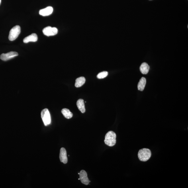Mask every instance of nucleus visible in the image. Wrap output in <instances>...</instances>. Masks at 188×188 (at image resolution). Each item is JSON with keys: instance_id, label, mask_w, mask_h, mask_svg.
<instances>
[{"instance_id": "nucleus-1", "label": "nucleus", "mask_w": 188, "mask_h": 188, "mask_svg": "<svg viewBox=\"0 0 188 188\" xmlns=\"http://www.w3.org/2000/svg\"><path fill=\"white\" fill-rule=\"evenodd\" d=\"M116 138L115 133L113 131H109L106 135L104 142L108 146H113L116 143Z\"/></svg>"}, {"instance_id": "nucleus-2", "label": "nucleus", "mask_w": 188, "mask_h": 188, "mask_svg": "<svg viewBox=\"0 0 188 188\" xmlns=\"http://www.w3.org/2000/svg\"><path fill=\"white\" fill-rule=\"evenodd\" d=\"M138 155L139 159L140 161L146 162L151 158V151L148 148H143L139 151Z\"/></svg>"}, {"instance_id": "nucleus-3", "label": "nucleus", "mask_w": 188, "mask_h": 188, "mask_svg": "<svg viewBox=\"0 0 188 188\" xmlns=\"http://www.w3.org/2000/svg\"><path fill=\"white\" fill-rule=\"evenodd\" d=\"M21 32V28L19 26H16L10 31L9 36V40L13 41L17 39Z\"/></svg>"}, {"instance_id": "nucleus-4", "label": "nucleus", "mask_w": 188, "mask_h": 188, "mask_svg": "<svg viewBox=\"0 0 188 188\" xmlns=\"http://www.w3.org/2000/svg\"><path fill=\"white\" fill-rule=\"evenodd\" d=\"M41 117L45 126H48L51 123V118L49 111L47 108L42 110Z\"/></svg>"}, {"instance_id": "nucleus-5", "label": "nucleus", "mask_w": 188, "mask_h": 188, "mask_svg": "<svg viewBox=\"0 0 188 188\" xmlns=\"http://www.w3.org/2000/svg\"><path fill=\"white\" fill-rule=\"evenodd\" d=\"M43 33L47 36H53L58 33V30L56 28L48 26L43 29Z\"/></svg>"}, {"instance_id": "nucleus-6", "label": "nucleus", "mask_w": 188, "mask_h": 188, "mask_svg": "<svg viewBox=\"0 0 188 188\" xmlns=\"http://www.w3.org/2000/svg\"><path fill=\"white\" fill-rule=\"evenodd\" d=\"M18 56V53L15 52H10L7 54H3L0 56V59L4 61H7Z\"/></svg>"}, {"instance_id": "nucleus-7", "label": "nucleus", "mask_w": 188, "mask_h": 188, "mask_svg": "<svg viewBox=\"0 0 188 188\" xmlns=\"http://www.w3.org/2000/svg\"><path fill=\"white\" fill-rule=\"evenodd\" d=\"M79 175L82 183L85 185H89L91 181L89 180L86 172L84 170H81L79 173Z\"/></svg>"}, {"instance_id": "nucleus-8", "label": "nucleus", "mask_w": 188, "mask_h": 188, "mask_svg": "<svg viewBox=\"0 0 188 188\" xmlns=\"http://www.w3.org/2000/svg\"><path fill=\"white\" fill-rule=\"evenodd\" d=\"M59 158H60L61 162L64 163V164H66L68 162L66 151L64 148H62L60 149Z\"/></svg>"}, {"instance_id": "nucleus-9", "label": "nucleus", "mask_w": 188, "mask_h": 188, "mask_svg": "<svg viewBox=\"0 0 188 188\" xmlns=\"http://www.w3.org/2000/svg\"><path fill=\"white\" fill-rule=\"evenodd\" d=\"M53 12V8L51 7H48L45 9L40 10L39 11L40 15L43 16H46L51 15Z\"/></svg>"}, {"instance_id": "nucleus-10", "label": "nucleus", "mask_w": 188, "mask_h": 188, "mask_svg": "<svg viewBox=\"0 0 188 188\" xmlns=\"http://www.w3.org/2000/svg\"><path fill=\"white\" fill-rule=\"evenodd\" d=\"M38 40V37L35 33L32 34L31 35L24 38L23 42L25 43L29 42H36Z\"/></svg>"}, {"instance_id": "nucleus-11", "label": "nucleus", "mask_w": 188, "mask_h": 188, "mask_svg": "<svg viewBox=\"0 0 188 188\" xmlns=\"http://www.w3.org/2000/svg\"><path fill=\"white\" fill-rule=\"evenodd\" d=\"M150 66L146 62L142 63L140 67V70L142 74H147L150 70Z\"/></svg>"}, {"instance_id": "nucleus-12", "label": "nucleus", "mask_w": 188, "mask_h": 188, "mask_svg": "<svg viewBox=\"0 0 188 188\" xmlns=\"http://www.w3.org/2000/svg\"><path fill=\"white\" fill-rule=\"evenodd\" d=\"M77 106L79 110L81 113H84L85 112V105L84 100L82 99H79L77 101Z\"/></svg>"}, {"instance_id": "nucleus-13", "label": "nucleus", "mask_w": 188, "mask_h": 188, "mask_svg": "<svg viewBox=\"0 0 188 188\" xmlns=\"http://www.w3.org/2000/svg\"><path fill=\"white\" fill-rule=\"evenodd\" d=\"M146 83V79L144 77H142L140 79L138 85V89L139 90L143 91L145 87Z\"/></svg>"}, {"instance_id": "nucleus-14", "label": "nucleus", "mask_w": 188, "mask_h": 188, "mask_svg": "<svg viewBox=\"0 0 188 188\" xmlns=\"http://www.w3.org/2000/svg\"><path fill=\"white\" fill-rule=\"evenodd\" d=\"M86 81L85 78L81 77L78 78L76 80L75 86L76 87H79L82 86L84 84Z\"/></svg>"}, {"instance_id": "nucleus-15", "label": "nucleus", "mask_w": 188, "mask_h": 188, "mask_svg": "<svg viewBox=\"0 0 188 188\" xmlns=\"http://www.w3.org/2000/svg\"><path fill=\"white\" fill-rule=\"evenodd\" d=\"M61 113L65 118L67 119H70L72 117L73 114L70 111V110L67 108H64L61 111Z\"/></svg>"}, {"instance_id": "nucleus-16", "label": "nucleus", "mask_w": 188, "mask_h": 188, "mask_svg": "<svg viewBox=\"0 0 188 188\" xmlns=\"http://www.w3.org/2000/svg\"><path fill=\"white\" fill-rule=\"evenodd\" d=\"M107 71H104L98 74L97 77L99 79H103L107 77L108 75Z\"/></svg>"}, {"instance_id": "nucleus-17", "label": "nucleus", "mask_w": 188, "mask_h": 188, "mask_svg": "<svg viewBox=\"0 0 188 188\" xmlns=\"http://www.w3.org/2000/svg\"><path fill=\"white\" fill-rule=\"evenodd\" d=\"M1 0H0V4H1Z\"/></svg>"}]
</instances>
